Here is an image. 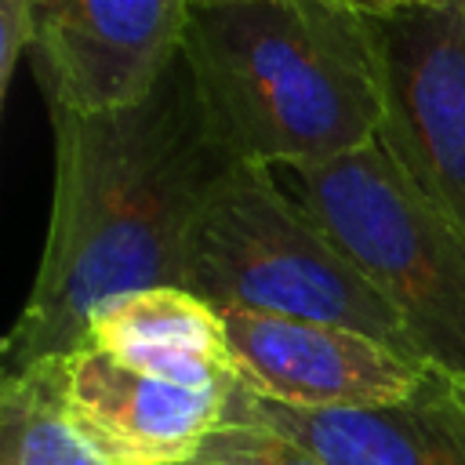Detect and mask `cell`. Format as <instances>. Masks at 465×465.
<instances>
[{"mask_svg": "<svg viewBox=\"0 0 465 465\" xmlns=\"http://www.w3.org/2000/svg\"><path fill=\"white\" fill-rule=\"evenodd\" d=\"M51 113V218L29 298L4 341V374L76 352L116 298L185 287L189 236L236 167L178 54L160 84L113 113Z\"/></svg>", "mask_w": 465, "mask_h": 465, "instance_id": "cell-1", "label": "cell"}, {"mask_svg": "<svg viewBox=\"0 0 465 465\" xmlns=\"http://www.w3.org/2000/svg\"><path fill=\"white\" fill-rule=\"evenodd\" d=\"M182 58L236 163L291 174L378 142L381 80L363 15L323 0H193Z\"/></svg>", "mask_w": 465, "mask_h": 465, "instance_id": "cell-2", "label": "cell"}, {"mask_svg": "<svg viewBox=\"0 0 465 465\" xmlns=\"http://www.w3.org/2000/svg\"><path fill=\"white\" fill-rule=\"evenodd\" d=\"M185 291L218 312L334 323L418 356L396 309L269 167L236 163L211 193L189 236Z\"/></svg>", "mask_w": 465, "mask_h": 465, "instance_id": "cell-3", "label": "cell"}, {"mask_svg": "<svg viewBox=\"0 0 465 465\" xmlns=\"http://www.w3.org/2000/svg\"><path fill=\"white\" fill-rule=\"evenodd\" d=\"M294 200L381 291L418 356L465 389V232L443 218L374 142L291 171Z\"/></svg>", "mask_w": 465, "mask_h": 465, "instance_id": "cell-4", "label": "cell"}, {"mask_svg": "<svg viewBox=\"0 0 465 465\" xmlns=\"http://www.w3.org/2000/svg\"><path fill=\"white\" fill-rule=\"evenodd\" d=\"M381 80L378 145L465 232V0L367 18Z\"/></svg>", "mask_w": 465, "mask_h": 465, "instance_id": "cell-5", "label": "cell"}, {"mask_svg": "<svg viewBox=\"0 0 465 465\" xmlns=\"http://www.w3.org/2000/svg\"><path fill=\"white\" fill-rule=\"evenodd\" d=\"M193 0H33V73L47 109L113 113L142 102L171 62Z\"/></svg>", "mask_w": 465, "mask_h": 465, "instance_id": "cell-6", "label": "cell"}, {"mask_svg": "<svg viewBox=\"0 0 465 465\" xmlns=\"http://www.w3.org/2000/svg\"><path fill=\"white\" fill-rule=\"evenodd\" d=\"M236 381L262 400L302 411L385 407L411 400L432 367L371 334L225 309Z\"/></svg>", "mask_w": 465, "mask_h": 465, "instance_id": "cell-7", "label": "cell"}, {"mask_svg": "<svg viewBox=\"0 0 465 465\" xmlns=\"http://www.w3.org/2000/svg\"><path fill=\"white\" fill-rule=\"evenodd\" d=\"M69 425L109 465H174L225 429L232 385H182L145 374L102 349L54 360Z\"/></svg>", "mask_w": 465, "mask_h": 465, "instance_id": "cell-8", "label": "cell"}, {"mask_svg": "<svg viewBox=\"0 0 465 465\" xmlns=\"http://www.w3.org/2000/svg\"><path fill=\"white\" fill-rule=\"evenodd\" d=\"M225 425L269 429L327 465H465V400L436 367L411 400L345 411L283 407L236 381Z\"/></svg>", "mask_w": 465, "mask_h": 465, "instance_id": "cell-9", "label": "cell"}, {"mask_svg": "<svg viewBox=\"0 0 465 465\" xmlns=\"http://www.w3.org/2000/svg\"><path fill=\"white\" fill-rule=\"evenodd\" d=\"M84 345L182 385L236 381L222 312L185 287H149L109 302L91 320Z\"/></svg>", "mask_w": 465, "mask_h": 465, "instance_id": "cell-10", "label": "cell"}, {"mask_svg": "<svg viewBox=\"0 0 465 465\" xmlns=\"http://www.w3.org/2000/svg\"><path fill=\"white\" fill-rule=\"evenodd\" d=\"M0 465H109L62 414L54 360L4 374Z\"/></svg>", "mask_w": 465, "mask_h": 465, "instance_id": "cell-11", "label": "cell"}, {"mask_svg": "<svg viewBox=\"0 0 465 465\" xmlns=\"http://www.w3.org/2000/svg\"><path fill=\"white\" fill-rule=\"evenodd\" d=\"M196 458L214 465H327L287 436H276L258 425H225L218 429Z\"/></svg>", "mask_w": 465, "mask_h": 465, "instance_id": "cell-12", "label": "cell"}, {"mask_svg": "<svg viewBox=\"0 0 465 465\" xmlns=\"http://www.w3.org/2000/svg\"><path fill=\"white\" fill-rule=\"evenodd\" d=\"M33 0H0V91L11 87L18 62L33 51Z\"/></svg>", "mask_w": 465, "mask_h": 465, "instance_id": "cell-13", "label": "cell"}, {"mask_svg": "<svg viewBox=\"0 0 465 465\" xmlns=\"http://www.w3.org/2000/svg\"><path fill=\"white\" fill-rule=\"evenodd\" d=\"M323 4L341 7V11H352V15H363V18H381V15L403 11V7L421 4V0H323Z\"/></svg>", "mask_w": 465, "mask_h": 465, "instance_id": "cell-14", "label": "cell"}, {"mask_svg": "<svg viewBox=\"0 0 465 465\" xmlns=\"http://www.w3.org/2000/svg\"><path fill=\"white\" fill-rule=\"evenodd\" d=\"M174 465H214V461H207V458H185V461H174Z\"/></svg>", "mask_w": 465, "mask_h": 465, "instance_id": "cell-15", "label": "cell"}, {"mask_svg": "<svg viewBox=\"0 0 465 465\" xmlns=\"http://www.w3.org/2000/svg\"><path fill=\"white\" fill-rule=\"evenodd\" d=\"M458 389H461V385H458ZM461 400H465V389H461Z\"/></svg>", "mask_w": 465, "mask_h": 465, "instance_id": "cell-16", "label": "cell"}, {"mask_svg": "<svg viewBox=\"0 0 465 465\" xmlns=\"http://www.w3.org/2000/svg\"><path fill=\"white\" fill-rule=\"evenodd\" d=\"M440 4H443V0H440Z\"/></svg>", "mask_w": 465, "mask_h": 465, "instance_id": "cell-17", "label": "cell"}]
</instances>
